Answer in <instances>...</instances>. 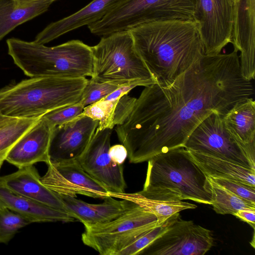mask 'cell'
I'll return each instance as SVG.
<instances>
[{
	"instance_id": "1",
	"label": "cell",
	"mask_w": 255,
	"mask_h": 255,
	"mask_svg": "<svg viewBox=\"0 0 255 255\" xmlns=\"http://www.w3.org/2000/svg\"><path fill=\"white\" fill-rule=\"evenodd\" d=\"M238 52L205 55L167 86H145L115 131L129 161L139 163L184 147L199 124L215 112L224 116L254 88L241 70Z\"/></svg>"
},
{
	"instance_id": "2",
	"label": "cell",
	"mask_w": 255,
	"mask_h": 255,
	"mask_svg": "<svg viewBox=\"0 0 255 255\" xmlns=\"http://www.w3.org/2000/svg\"><path fill=\"white\" fill-rule=\"evenodd\" d=\"M128 31L136 52L160 86L172 84L205 55L194 20L153 21Z\"/></svg>"
},
{
	"instance_id": "3",
	"label": "cell",
	"mask_w": 255,
	"mask_h": 255,
	"mask_svg": "<svg viewBox=\"0 0 255 255\" xmlns=\"http://www.w3.org/2000/svg\"><path fill=\"white\" fill-rule=\"evenodd\" d=\"M8 53L15 65L31 77L80 78L91 77V46L71 40L53 47L11 38L6 40Z\"/></svg>"
},
{
	"instance_id": "4",
	"label": "cell",
	"mask_w": 255,
	"mask_h": 255,
	"mask_svg": "<svg viewBox=\"0 0 255 255\" xmlns=\"http://www.w3.org/2000/svg\"><path fill=\"white\" fill-rule=\"evenodd\" d=\"M88 79L31 77L0 89V113L15 118L42 116L78 102Z\"/></svg>"
},
{
	"instance_id": "5",
	"label": "cell",
	"mask_w": 255,
	"mask_h": 255,
	"mask_svg": "<svg viewBox=\"0 0 255 255\" xmlns=\"http://www.w3.org/2000/svg\"><path fill=\"white\" fill-rule=\"evenodd\" d=\"M147 161L142 190L168 191L182 200L211 205L212 191L208 176L184 147L159 153Z\"/></svg>"
},
{
	"instance_id": "6",
	"label": "cell",
	"mask_w": 255,
	"mask_h": 255,
	"mask_svg": "<svg viewBox=\"0 0 255 255\" xmlns=\"http://www.w3.org/2000/svg\"><path fill=\"white\" fill-rule=\"evenodd\" d=\"M91 49L92 80L120 86L137 84L145 87L156 83L136 52L128 30L102 36Z\"/></svg>"
},
{
	"instance_id": "7",
	"label": "cell",
	"mask_w": 255,
	"mask_h": 255,
	"mask_svg": "<svg viewBox=\"0 0 255 255\" xmlns=\"http://www.w3.org/2000/svg\"><path fill=\"white\" fill-rule=\"evenodd\" d=\"M194 12L195 0H125L87 27L102 37L150 22L194 20Z\"/></svg>"
},
{
	"instance_id": "8",
	"label": "cell",
	"mask_w": 255,
	"mask_h": 255,
	"mask_svg": "<svg viewBox=\"0 0 255 255\" xmlns=\"http://www.w3.org/2000/svg\"><path fill=\"white\" fill-rule=\"evenodd\" d=\"M158 225L154 214L134 203L108 222L85 227L82 241L101 255H118L138 237Z\"/></svg>"
},
{
	"instance_id": "9",
	"label": "cell",
	"mask_w": 255,
	"mask_h": 255,
	"mask_svg": "<svg viewBox=\"0 0 255 255\" xmlns=\"http://www.w3.org/2000/svg\"><path fill=\"white\" fill-rule=\"evenodd\" d=\"M184 147L195 151L230 160L255 169V159L232 136L223 116L213 112L203 120L188 137Z\"/></svg>"
},
{
	"instance_id": "10",
	"label": "cell",
	"mask_w": 255,
	"mask_h": 255,
	"mask_svg": "<svg viewBox=\"0 0 255 255\" xmlns=\"http://www.w3.org/2000/svg\"><path fill=\"white\" fill-rule=\"evenodd\" d=\"M214 244L211 230L183 220L174 214L166 230L140 254L151 255H204Z\"/></svg>"
},
{
	"instance_id": "11",
	"label": "cell",
	"mask_w": 255,
	"mask_h": 255,
	"mask_svg": "<svg viewBox=\"0 0 255 255\" xmlns=\"http://www.w3.org/2000/svg\"><path fill=\"white\" fill-rule=\"evenodd\" d=\"M233 0H195L194 21L205 54L216 55L232 42Z\"/></svg>"
},
{
	"instance_id": "12",
	"label": "cell",
	"mask_w": 255,
	"mask_h": 255,
	"mask_svg": "<svg viewBox=\"0 0 255 255\" xmlns=\"http://www.w3.org/2000/svg\"><path fill=\"white\" fill-rule=\"evenodd\" d=\"M112 129L96 130L87 148L77 160L82 168L110 193L125 192L127 185L123 165L111 159L109 151Z\"/></svg>"
},
{
	"instance_id": "13",
	"label": "cell",
	"mask_w": 255,
	"mask_h": 255,
	"mask_svg": "<svg viewBox=\"0 0 255 255\" xmlns=\"http://www.w3.org/2000/svg\"><path fill=\"white\" fill-rule=\"evenodd\" d=\"M99 125V121L83 114L52 129L49 163L77 161L83 154Z\"/></svg>"
},
{
	"instance_id": "14",
	"label": "cell",
	"mask_w": 255,
	"mask_h": 255,
	"mask_svg": "<svg viewBox=\"0 0 255 255\" xmlns=\"http://www.w3.org/2000/svg\"><path fill=\"white\" fill-rule=\"evenodd\" d=\"M46 173L41 177L42 183L53 191L63 195L76 197L81 194L104 199L109 192L91 177L77 161L47 164Z\"/></svg>"
},
{
	"instance_id": "15",
	"label": "cell",
	"mask_w": 255,
	"mask_h": 255,
	"mask_svg": "<svg viewBox=\"0 0 255 255\" xmlns=\"http://www.w3.org/2000/svg\"><path fill=\"white\" fill-rule=\"evenodd\" d=\"M239 56L242 74L252 81L255 78V0L234 2L232 42Z\"/></svg>"
},
{
	"instance_id": "16",
	"label": "cell",
	"mask_w": 255,
	"mask_h": 255,
	"mask_svg": "<svg viewBox=\"0 0 255 255\" xmlns=\"http://www.w3.org/2000/svg\"><path fill=\"white\" fill-rule=\"evenodd\" d=\"M52 129L41 118L10 149L5 160L18 168L38 162L47 164Z\"/></svg>"
},
{
	"instance_id": "17",
	"label": "cell",
	"mask_w": 255,
	"mask_h": 255,
	"mask_svg": "<svg viewBox=\"0 0 255 255\" xmlns=\"http://www.w3.org/2000/svg\"><path fill=\"white\" fill-rule=\"evenodd\" d=\"M125 0H93L74 13L47 25L35 37V42L45 44L81 27L102 18Z\"/></svg>"
},
{
	"instance_id": "18",
	"label": "cell",
	"mask_w": 255,
	"mask_h": 255,
	"mask_svg": "<svg viewBox=\"0 0 255 255\" xmlns=\"http://www.w3.org/2000/svg\"><path fill=\"white\" fill-rule=\"evenodd\" d=\"M0 184L15 194L67 212L58 194L42 183L33 165L19 168L16 172L0 177Z\"/></svg>"
},
{
	"instance_id": "19",
	"label": "cell",
	"mask_w": 255,
	"mask_h": 255,
	"mask_svg": "<svg viewBox=\"0 0 255 255\" xmlns=\"http://www.w3.org/2000/svg\"><path fill=\"white\" fill-rule=\"evenodd\" d=\"M58 195L66 211L85 227L108 222L123 214L134 204L127 200L114 199L110 196L102 203L91 204L74 197Z\"/></svg>"
},
{
	"instance_id": "20",
	"label": "cell",
	"mask_w": 255,
	"mask_h": 255,
	"mask_svg": "<svg viewBox=\"0 0 255 255\" xmlns=\"http://www.w3.org/2000/svg\"><path fill=\"white\" fill-rule=\"evenodd\" d=\"M109 196L135 203L154 214L159 225L176 213L197 207L195 204L183 202L177 196L168 191L142 190L134 193L109 192Z\"/></svg>"
},
{
	"instance_id": "21",
	"label": "cell",
	"mask_w": 255,
	"mask_h": 255,
	"mask_svg": "<svg viewBox=\"0 0 255 255\" xmlns=\"http://www.w3.org/2000/svg\"><path fill=\"white\" fill-rule=\"evenodd\" d=\"M227 130L255 159V102L252 97L236 103L223 116Z\"/></svg>"
},
{
	"instance_id": "22",
	"label": "cell",
	"mask_w": 255,
	"mask_h": 255,
	"mask_svg": "<svg viewBox=\"0 0 255 255\" xmlns=\"http://www.w3.org/2000/svg\"><path fill=\"white\" fill-rule=\"evenodd\" d=\"M0 204L27 218L31 223L71 222L77 220L67 212L15 194L0 184Z\"/></svg>"
},
{
	"instance_id": "23",
	"label": "cell",
	"mask_w": 255,
	"mask_h": 255,
	"mask_svg": "<svg viewBox=\"0 0 255 255\" xmlns=\"http://www.w3.org/2000/svg\"><path fill=\"white\" fill-rule=\"evenodd\" d=\"M52 3L0 0V41L18 25L46 12Z\"/></svg>"
},
{
	"instance_id": "24",
	"label": "cell",
	"mask_w": 255,
	"mask_h": 255,
	"mask_svg": "<svg viewBox=\"0 0 255 255\" xmlns=\"http://www.w3.org/2000/svg\"><path fill=\"white\" fill-rule=\"evenodd\" d=\"M189 151L208 177L236 180L255 186V169L216 156Z\"/></svg>"
},
{
	"instance_id": "25",
	"label": "cell",
	"mask_w": 255,
	"mask_h": 255,
	"mask_svg": "<svg viewBox=\"0 0 255 255\" xmlns=\"http://www.w3.org/2000/svg\"><path fill=\"white\" fill-rule=\"evenodd\" d=\"M211 187V205L216 213L233 215L243 209L255 210V204L240 198L208 177Z\"/></svg>"
},
{
	"instance_id": "26",
	"label": "cell",
	"mask_w": 255,
	"mask_h": 255,
	"mask_svg": "<svg viewBox=\"0 0 255 255\" xmlns=\"http://www.w3.org/2000/svg\"><path fill=\"white\" fill-rule=\"evenodd\" d=\"M42 116L30 118H17L0 127V154H7L17 141L40 120Z\"/></svg>"
},
{
	"instance_id": "27",
	"label": "cell",
	"mask_w": 255,
	"mask_h": 255,
	"mask_svg": "<svg viewBox=\"0 0 255 255\" xmlns=\"http://www.w3.org/2000/svg\"><path fill=\"white\" fill-rule=\"evenodd\" d=\"M30 223L25 217L0 204V244L9 242L19 229Z\"/></svg>"
},
{
	"instance_id": "28",
	"label": "cell",
	"mask_w": 255,
	"mask_h": 255,
	"mask_svg": "<svg viewBox=\"0 0 255 255\" xmlns=\"http://www.w3.org/2000/svg\"><path fill=\"white\" fill-rule=\"evenodd\" d=\"M118 100L107 101L101 99L85 107L82 114L98 121V128L112 129L115 127L113 125L114 113Z\"/></svg>"
},
{
	"instance_id": "29",
	"label": "cell",
	"mask_w": 255,
	"mask_h": 255,
	"mask_svg": "<svg viewBox=\"0 0 255 255\" xmlns=\"http://www.w3.org/2000/svg\"><path fill=\"white\" fill-rule=\"evenodd\" d=\"M173 215L161 224L155 226L138 237L130 245L120 251L118 255H140L145 248L166 230L171 221Z\"/></svg>"
},
{
	"instance_id": "30",
	"label": "cell",
	"mask_w": 255,
	"mask_h": 255,
	"mask_svg": "<svg viewBox=\"0 0 255 255\" xmlns=\"http://www.w3.org/2000/svg\"><path fill=\"white\" fill-rule=\"evenodd\" d=\"M120 86L109 83H101L88 80L80 101L85 107L101 100L110 94Z\"/></svg>"
},
{
	"instance_id": "31",
	"label": "cell",
	"mask_w": 255,
	"mask_h": 255,
	"mask_svg": "<svg viewBox=\"0 0 255 255\" xmlns=\"http://www.w3.org/2000/svg\"><path fill=\"white\" fill-rule=\"evenodd\" d=\"M84 107L85 106L79 101L73 105L49 112L43 115L41 118L53 128L78 117L82 113Z\"/></svg>"
},
{
	"instance_id": "32",
	"label": "cell",
	"mask_w": 255,
	"mask_h": 255,
	"mask_svg": "<svg viewBox=\"0 0 255 255\" xmlns=\"http://www.w3.org/2000/svg\"><path fill=\"white\" fill-rule=\"evenodd\" d=\"M209 177L236 196L255 204V186L236 180Z\"/></svg>"
},
{
	"instance_id": "33",
	"label": "cell",
	"mask_w": 255,
	"mask_h": 255,
	"mask_svg": "<svg viewBox=\"0 0 255 255\" xmlns=\"http://www.w3.org/2000/svg\"><path fill=\"white\" fill-rule=\"evenodd\" d=\"M135 98L128 94L118 99L114 113V126L123 124L131 113L136 101Z\"/></svg>"
},
{
	"instance_id": "34",
	"label": "cell",
	"mask_w": 255,
	"mask_h": 255,
	"mask_svg": "<svg viewBox=\"0 0 255 255\" xmlns=\"http://www.w3.org/2000/svg\"><path fill=\"white\" fill-rule=\"evenodd\" d=\"M109 153L112 160L117 165H123L128 157L127 150L123 144L110 146Z\"/></svg>"
},
{
	"instance_id": "35",
	"label": "cell",
	"mask_w": 255,
	"mask_h": 255,
	"mask_svg": "<svg viewBox=\"0 0 255 255\" xmlns=\"http://www.w3.org/2000/svg\"><path fill=\"white\" fill-rule=\"evenodd\" d=\"M138 86L137 84H133L120 86L113 92L102 99V100L113 101L118 99L123 95L128 94L134 87Z\"/></svg>"
},
{
	"instance_id": "36",
	"label": "cell",
	"mask_w": 255,
	"mask_h": 255,
	"mask_svg": "<svg viewBox=\"0 0 255 255\" xmlns=\"http://www.w3.org/2000/svg\"><path fill=\"white\" fill-rule=\"evenodd\" d=\"M233 215L240 220L247 222L255 229V210L243 209L238 211Z\"/></svg>"
},
{
	"instance_id": "37",
	"label": "cell",
	"mask_w": 255,
	"mask_h": 255,
	"mask_svg": "<svg viewBox=\"0 0 255 255\" xmlns=\"http://www.w3.org/2000/svg\"><path fill=\"white\" fill-rule=\"evenodd\" d=\"M16 119L17 118L6 116L0 113V127L10 123Z\"/></svg>"
},
{
	"instance_id": "38",
	"label": "cell",
	"mask_w": 255,
	"mask_h": 255,
	"mask_svg": "<svg viewBox=\"0 0 255 255\" xmlns=\"http://www.w3.org/2000/svg\"><path fill=\"white\" fill-rule=\"evenodd\" d=\"M7 154L2 153L0 154V169L1 168V165L4 160H5V157Z\"/></svg>"
},
{
	"instance_id": "39",
	"label": "cell",
	"mask_w": 255,
	"mask_h": 255,
	"mask_svg": "<svg viewBox=\"0 0 255 255\" xmlns=\"http://www.w3.org/2000/svg\"><path fill=\"white\" fill-rule=\"evenodd\" d=\"M23 1H26V2H35V1H51L53 2L55 1L58 0H20Z\"/></svg>"
},
{
	"instance_id": "40",
	"label": "cell",
	"mask_w": 255,
	"mask_h": 255,
	"mask_svg": "<svg viewBox=\"0 0 255 255\" xmlns=\"http://www.w3.org/2000/svg\"><path fill=\"white\" fill-rule=\"evenodd\" d=\"M238 0H233V1H234V2H236V1H238Z\"/></svg>"
}]
</instances>
